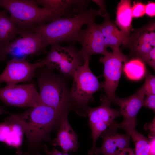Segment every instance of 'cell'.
Wrapping results in <instances>:
<instances>
[{
    "label": "cell",
    "instance_id": "obj_1",
    "mask_svg": "<svg viewBox=\"0 0 155 155\" xmlns=\"http://www.w3.org/2000/svg\"><path fill=\"white\" fill-rule=\"evenodd\" d=\"M65 112L43 104L17 114L27 139L24 155H41L42 142L50 141L51 132Z\"/></svg>",
    "mask_w": 155,
    "mask_h": 155
},
{
    "label": "cell",
    "instance_id": "obj_2",
    "mask_svg": "<svg viewBox=\"0 0 155 155\" xmlns=\"http://www.w3.org/2000/svg\"><path fill=\"white\" fill-rule=\"evenodd\" d=\"M98 15L99 10L87 9L73 17H61L47 24L37 26L33 31L40 35L45 48L53 44L75 42L82 26L95 22Z\"/></svg>",
    "mask_w": 155,
    "mask_h": 155
},
{
    "label": "cell",
    "instance_id": "obj_3",
    "mask_svg": "<svg viewBox=\"0 0 155 155\" xmlns=\"http://www.w3.org/2000/svg\"><path fill=\"white\" fill-rule=\"evenodd\" d=\"M0 7L9 13L22 31L32 30L37 26L62 17L50 10L40 7L33 0H0Z\"/></svg>",
    "mask_w": 155,
    "mask_h": 155
},
{
    "label": "cell",
    "instance_id": "obj_4",
    "mask_svg": "<svg viewBox=\"0 0 155 155\" xmlns=\"http://www.w3.org/2000/svg\"><path fill=\"white\" fill-rule=\"evenodd\" d=\"M45 66L36 71L39 94L43 104L63 111L72 110L70 91L65 80Z\"/></svg>",
    "mask_w": 155,
    "mask_h": 155
},
{
    "label": "cell",
    "instance_id": "obj_5",
    "mask_svg": "<svg viewBox=\"0 0 155 155\" xmlns=\"http://www.w3.org/2000/svg\"><path fill=\"white\" fill-rule=\"evenodd\" d=\"M90 59H84V64L78 67L75 71L73 77V85L70 90L72 110L85 117H87L89 107L88 103L92 100L94 94L102 86L90 69Z\"/></svg>",
    "mask_w": 155,
    "mask_h": 155
},
{
    "label": "cell",
    "instance_id": "obj_6",
    "mask_svg": "<svg viewBox=\"0 0 155 155\" xmlns=\"http://www.w3.org/2000/svg\"><path fill=\"white\" fill-rule=\"evenodd\" d=\"M39 61L42 66L56 69L67 77H73L78 67L84 63L80 50L73 44L66 46L51 45L46 57Z\"/></svg>",
    "mask_w": 155,
    "mask_h": 155
},
{
    "label": "cell",
    "instance_id": "obj_7",
    "mask_svg": "<svg viewBox=\"0 0 155 155\" xmlns=\"http://www.w3.org/2000/svg\"><path fill=\"white\" fill-rule=\"evenodd\" d=\"M108 52L100 59L104 65V76L105 82L102 86L105 93L104 97L112 102L116 96L115 92L121 78L123 67L129 59L119 48Z\"/></svg>",
    "mask_w": 155,
    "mask_h": 155
},
{
    "label": "cell",
    "instance_id": "obj_8",
    "mask_svg": "<svg viewBox=\"0 0 155 155\" xmlns=\"http://www.w3.org/2000/svg\"><path fill=\"white\" fill-rule=\"evenodd\" d=\"M20 36L0 48V62L7 55L25 56L38 55L45 52L40 35L32 30L23 31Z\"/></svg>",
    "mask_w": 155,
    "mask_h": 155
},
{
    "label": "cell",
    "instance_id": "obj_9",
    "mask_svg": "<svg viewBox=\"0 0 155 155\" xmlns=\"http://www.w3.org/2000/svg\"><path fill=\"white\" fill-rule=\"evenodd\" d=\"M0 99L8 106L20 107H34L44 104L32 83L6 85L0 88Z\"/></svg>",
    "mask_w": 155,
    "mask_h": 155
},
{
    "label": "cell",
    "instance_id": "obj_10",
    "mask_svg": "<svg viewBox=\"0 0 155 155\" xmlns=\"http://www.w3.org/2000/svg\"><path fill=\"white\" fill-rule=\"evenodd\" d=\"M130 50L129 59H142L155 46L154 20L130 32L125 45Z\"/></svg>",
    "mask_w": 155,
    "mask_h": 155
},
{
    "label": "cell",
    "instance_id": "obj_11",
    "mask_svg": "<svg viewBox=\"0 0 155 155\" xmlns=\"http://www.w3.org/2000/svg\"><path fill=\"white\" fill-rule=\"evenodd\" d=\"M42 66L40 61L31 63L25 58H13L7 62L5 69L0 74V83L5 82L7 85H12L31 81L37 69Z\"/></svg>",
    "mask_w": 155,
    "mask_h": 155
},
{
    "label": "cell",
    "instance_id": "obj_12",
    "mask_svg": "<svg viewBox=\"0 0 155 155\" xmlns=\"http://www.w3.org/2000/svg\"><path fill=\"white\" fill-rule=\"evenodd\" d=\"M75 42L79 43L82 46L80 53L83 59L87 57L90 58L94 54L104 55L108 52L104 37L98 25L95 22L87 25L86 29H82Z\"/></svg>",
    "mask_w": 155,
    "mask_h": 155
},
{
    "label": "cell",
    "instance_id": "obj_13",
    "mask_svg": "<svg viewBox=\"0 0 155 155\" xmlns=\"http://www.w3.org/2000/svg\"><path fill=\"white\" fill-rule=\"evenodd\" d=\"M145 94L141 88L133 95L124 98L115 97L112 103L120 107L121 115L123 120L120 123L116 121L115 126L117 128H121L125 131L135 129L137 115L143 106Z\"/></svg>",
    "mask_w": 155,
    "mask_h": 155
},
{
    "label": "cell",
    "instance_id": "obj_14",
    "mask_svg": "<svg viewBox=\"0 0 155 155\" xmlns=\"http://www.w3.org/2000/svg\"><path fill=\"white\" fill-rule=\"evenodd\" d=\"M114 121L100 135L103 141L100 148H97L94 155H113L119 151L129 147L130 137L128 134L117 132Z\"/></svg>",
    "mask_w": 155,
    "mask_h": 155
},
{
    "label": "cell",
    "instance_id": "obj_15",
    "mask_svg": "<svg viewBox=\"0 0 155 155\" xmlns=\"http://www.w3.org/2000/svg\"><path fill=\"white\" fill-rule=\"evenodd\" d=\"M68 113L65 112L61 115L56 137L51 142L53 146H59L66 153L70 151H76L79 148L78 135L68 121Z\"/></svg>",
    "mask_w": 155,
    "mask_h": 155
},
{
    "label": "cell",
    "instance_id": "obj_16",
    "mask_svg": "<svg viewBox=\"0 0 155 155\" xmlns=\"http://www.w3.org/2000/svg\"><path fill=\"white\" fill-rule=\"evenodd\" d=\"M38 4L62 16L70 18L87 9L90 1L86 0H37Z\"/></svg>",
    "mask_w": 155,
    "mask_h": 155
},
{
    "label": "cell",
    "instance_id": "obj_17",
    "mask_svg": "<svg viewBox=\"0 0 155 155\" xmlns=\"http://www.w3.org/2000/svg\"><path fill=\"white\" fill-rule=\"evenodd\" d=\"M24 131L17 114L7 117L0 123V142L18 148L22 142Z\"/></svg>",
    "mask_w": 155,
    "mask_h": 155
},
{
    "label": "cell",
    "instance_id": "obj_18",
    "mask_svg": "<svg viewBox=\"0 0 155 155\" xmlns=\"http://www.w3.org/2000/svg\"><path fill=\"white\" fill-rule=\"evenodd\" d=\"M104 22L98 25L104 37L106 46L112 50L119 48L121 45H125L128 36L125 35L110 20V15L106 12L104 16Z\"/></svg>",
    "mask_w": 155,
    "mask_h": 155
},
{
    "label": "cell",
    "instance_id": "obj_19",
    "mask_svg": "<svg viewBox=\"0 0 155 155\" xmlns=\"http://www.w3.org/2000/svg\"><path fill=\"white\" fill-rule=\"evenodd\" d=\"M102 103L94 108L89 107L87 114L89 118V126L99 122H104L111 125L117 117L121 116L120 111L110 107L111 102L103 96L100 99Z\"/></svg>",
    "mask_w": 155,
    "mask_h": 155
},
{
    "label": "cell",
    "instance_id": "obj_20",
    "mask_svg": "<svg viewBox=\"0 0 155 155\" xmlns=\"http://www.w3.org/2000/svg\"><path fill=\"white\" fill-rule=\"evenodd\" d=\"M22 32L7 15V11L0 10V48L9 43Z\"/></svg>",
    "mask_w": 155,
    "mask_h": 155
},
{
    "label": "cell",
    "instance_id": "obj_21",
    "mask_svg": "<svg viewBox=\"0 0 155 155\" xmlns=\"http://www.w3.org/2000/svg\"><path fill=\"white\" fill-rule=\"evenodd\" d=\"M131 1L121 0L118 4L115 22L125 35L128 36L132 29Z\"/></svg>",
    "mask_w": 155,
    "mask_h": 155
},
{
    "label": "cell",
    "instance_id": "obj_22",
    "mask_svg": "<svg viewBox=\"0 0 155 155\" xmlns=\"http://www.w3.org/2000/svg\"><path fill=\"white\" fill-rule=\"evenodd\" d=\"M123 71L128 79L133 80L142 79L146 75L147 72L145 63L135 58L128 60L124 66Z\"/></svg>",
    "mask_w": 155,
    "mask_h": 155
},
{
    "label": "cell",
    "instance_id": "obj_23",
    "mask_svg": "<svg viewBox=\"0 0 155 155\" xmlns=\"http://www.w3.org/2000/svg\"><path fill=\"white\" fill-rule=\"evenodd\" d=\"M131 137L135 146V155H150L149 140L136 129L126 131Z\"/></svg>",
    "mask_w": 155,
    "mask_h": 155
},
{
    "label": "cell",
    "instance_id": "obj_24",
    "mask_svg": "<svg viewBox=\"0 0 155 155\" xmlns=\"http://www.w3.org/2000/svg\"><path fill=\"white\" fill-rule=\"evenodd\" d=\"M140 88L145 95L155 94V76L147 75L144 83Z\"/></svg>",
    "mask_w": 155,
    "mask_h": 155
},
{
    "label": "cell",
    "instance_id": "obj_25",
    "mask_svg": "<svg viewBox=\"0 0 155 155\" xmlns=\"http://www.w3.org/2000/svg\"><path fill=\"white\" fill-rule=\"evenodd\" d=\"M146 5L141 2L135 3L131 8L132 18L141 17L145 14Z\"/></svg>",
    "mask_w": 155,
    "mask_h": 155
},
{
    "label": "cell",
    "instance_id": "obj_26",
    "mask_svg": "<svg viewBox=\"0 0 155 155\" xmlns=\"http://www.w3.org/2000/svg\"><path fill=\"white\" fill-rule=\"evenodd\" d=\"M142 60L152 67L155 68V47L153 48L142 59Z\"/></svg>",
    "mask_w": 155,
    "mask_h": 155
},
{
    "label": "cell",
    "instance_id": "obj_27",
    "mask_svg": "<svg viewBox=\"0 0 155 155\" xmlns=\"http://www.w3.org/2000/svg\"><path fill=\"white\" fill-rule=\"evenodd\" d=\"M143 106L153 110L155 112V95H147L146 97L144 99Z\"/></svg>",
    "mask_w": 155,
    "mask_h": 155
},
{
    "label": "cell",
    "instance_id": "obj_28",
    "mask_svg": "<svg viewBox=\"0 0 155 155\" xmlns=\"http://www.w3.org/2000/svg\"><path fill=\"white\" fill-rule=\"evenodd\" d=\"M42 148L46 155H69L68 153L61 152L54 148L51 150H48L46 144H43Z\"/></svg>",
    "mask_w": 155,
    "mask_h": 155
},
{
    "label": "cell",
    "instance_id": "obj_29",
    "mask_svg": "<svg viewBox=\"0 0 155 155\" xmlns=\"http://www.w3.org/2000/svg\"><path fill=\"white\" fill-rule=\"evenodd\" d=\"M145 14L150 17L155 16V3L149 2L146 5Z\"/></svg>",
    "mask_w": 155,
    "mask_h": 155
},
{
    "label": "cell",
    "instance_id": "obj_30",
    "mask_svg": "<svg viewBox=\"0 0 155 155\" xmlns=\"http://www.w3.org/2000/svg\"><path fill=\"white\" fill-rule=\"evenodd\" d=\"M113 155H135L133 150L129 147L122 149Z\"/></svg>",
    "mask_w": 155,
    "mask_h": 155
},
{
    "label": "cell",
    "instance_id": "obj_31",
    "mask_svg": "<svg viewBox=\"0 0 155 155\" xmlns=\"http://www.w3.org/2000/svg\"><path fill=\"white\" fill-rule=\"evenodd\" d=\"M149 141L150 155H155V137H150Z\"/></svg>",
    "mask_w": 155,
    "mask_h": 155
},
{
    "label": "cell",
    "instance_id": "obj_32",
    "mask_svg": "<svg viewBox=\"0 0 155 155\" xmlns=\"http://www.w3.org/2000/svg\"><path fill=\"white\" fill-rule=\"evenodd\" d=\"M8 112L5 110H4L3 108L0 106V115L5 113H8Z\"/></svg>",
    "mask_w": 155,
    "mask_h": 155
}]
</instances>
